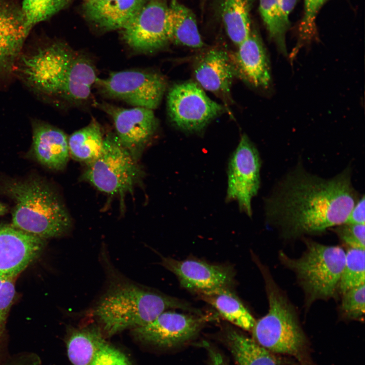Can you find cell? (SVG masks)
<instances>
[{
	"instance_id": "cell-1",
	"label": "cell",
	"mask_w": 365,
	"mask_h": 365,
	"mask_svg": "<svg viewBox=\"0 0 365 365\" xmlns=\"http://www.w3.org/2000/svg\"><path fill=\"white\" fill-rule=\"evenodd\" d=\"M351 178L349 167L324 178L299 164L265 199L266 218L287 237L320 233L345 223L359 198Z\"/></svg>"
},
{
	"instance_id": "cell-2",
	"label": "cell",
	"mask_w": 365,
	"mask_h": 365,
	"mask_svg": "<svg viewBox=\"0 0 365 365\" xmlns=\"http://www.w3.org/2000/svg\"><path fill=\"white\" fill-rule=\"evenodd\" d=\"M171 309L200 313L184 301L114 276L92 313L103 334L110 336L144 325Z\"/></svg>"
},
{
	"instance_id": "cell-3",
	"label": "cell",
	"mask_w": 365,
	"mask_h": 365,
	"mask_svg": "<svg viewBox=\"0 0 365 365\" xmlns=\"http://www.w3.org/2000/svg\"><path fill=\"white\" fill-rule=\"evenodd\" d=\"M0 191L12 199V225L34 236L46 240L64 235L72 222L57 194L37 178L5 179Z\"/></svg>"
},
{
	"instance_id": "cell-4",
	"label": "cell",
	"mask_w": 365,
	"mask_h": 365,
	"mask_svg": "<svg viewBox=\"0 0 365 365\" xmlns=\"http://www.w3.org/2000/svg\"><path fill=\"white\" fill-rule=\"evenodd\" d=\"M265 281L269 310L256 321L252 338L275 354L291 356L301 365H309L308 342L294 309L269 276Z\"/></svg>"
},
{
	"instance_id": "cell-5",
	"label": "cell",
	"mask_w": 365,
	"mask_h": 365,
	"mask_svg": "<svg viewBox=\"0 0 365 365\" xmlns=\"http://www.w3.org/2000/svg\"><path fill=\"white\" fill-rule=\"evenodd\" d=\"M299 258L280 252V258L295 272L307 296V303L335 296L344 266L346 252L340 246L323 245L307 240Z\"/></svg>"
},
{
	"instance_id": "cell-6",
	"label": "cell",
	"mask_w": 365,
	"mask_h": 365,
	"mask_svg": "<svg viewBox=\"0 0 365 365\" xmlns=\"http://www.w3.org/2000/svg\"><path fill=\"white\" fill-rule=\"evenodd\" d=\"M137 162L117 135L110 133L104 137L99 155L87 165L82 179L101 192L122 197L132 193L142 178Z\"/></svg>"
},
{
	"instance_id": "cell-7",
	"label": "cell",
	"mask_w": 365,
	"mask_h": 365,
	"mask_svg": "<svg viewBox=\"0 0 365 365\" xmlns=\"http://www.w3.org/2000/svg\"><path fill=\"white\" fill-rule=\"evenodd\" d=\"M95 84L108 97L153 110L160 104L167 87L160 74L136 69L113 72L106 78H97Z\"/></svg>"
},
{
	"instance_id": "cell-8",
	"label": "cell",
	"mask_w": 365,
	"mask_h": 365,
	"mask_svg": "<svg viewBox=\"0 0 365 365\" xmlns=\"http://www.w3.org/2000/svg\"><path fill=\"white\" fill-rule=\"evenodd\" d=\"M167 107L171 121L188 132L203 130L224 111L222 105L210 99L196 82L173 85L168 91Z\"/></svg>"
},
{
	"instance_id": "cell-9",
	"label": "cell",
	"mask_w": 365,
	"mask_h": 365,
	"mask_svg": "<svg viewBox=\"0 0 365 365\" xmlns=\"http://www.w3.org/2000/svg\"><path fill=\"white\" fill-rule=\"evenodd\" d=\"M261 166L257 149L243 134L229 161L226 200L236 201L240 211L249 216L252 215V199L260 186Z\"/></svg>"
},
{
	"instance_id": "cell-10",
	"label": "cell",
	"mask_w": 365,
	"mask_h": 365,
	"mask_svg": "<svg viewBox=\"0 0 365 365\" xmlns=\"http://www.w3.org/2000/svg\"><path fill=\"white\" fill-rule=\"evenodd\" d=\"M168 0L146 1L133 18L122 28L124 41L133 50L152 52L170 42Z\"/></svg>"
},
{
	"instance_id": "cell-11",
	"label": "cell",
	"mask_w": 365,
	"mask_h": 365,
	"mask_svg": "<svg viewBox=\"0 0 365 365\" xmlns=\"http://www.w3.org/2000/svg\"><path fill=\"white\" fill-rule=\"evenodd\" d=\"M200 313L167 310L150 322L131 330L138 341L158 347L171 348L194 338L207 320Z\"/></svg>"
},
{
	"instance_id": "cell-12",
	"label": "cell",
	"mask_w": 365,
	"mask_h": 365,
	"mask_svg": "<svg viewBox=\"0 0 365 365\" xmlns=\"http://www.w3.org/2000/svg\"><path fill=\"white\" fill-rule=\"evenodd\" d=\"M98 106L113 119L118 138L138 161L158 127L153 110L141 107L125 108L106 103Z\"/></svg>"
},
{
	"instance_id": "cell-13",
	"label": "cell",
	"mask_w": 365,
	"mask_h": 365,
	"mask_svg": "<svg viewBox=\"0 0 365 365\" xmlns=\"http://www.w3.org/2000/svg\"><path fill=\"white\" fill-rule=\"evenodd\" d=\"M72 365H132L128 356L109 342L100 328H74L65 341Z\"/></svg>"
},
{
	"instance_id": "cell-14",
	"label": "cell",
	"mask_w": 365,
	"mask_h": 365,
	"mask_svg": "<svg viewBox=\"0 0 365 365\" xmlns=\"http://www.w3.org/2000/svg\"><path fill=\"white\" fill-rule=\"evenodd\" d=\"M45 240L0 224V278H14L35 260Z\"/></svg>"
},
{
	"instance_id": "cell-15",
	"label": "cell",
	"mask_w": 365,
	"mask_h": 365,
	"mask_svg": "<svg viewBox=\"0 0 365 365\" xmlns=\"http://www.w3.org/2000/svg\"><path fill=\"white\" fill-rule=\"evenodd\" d=\"M161 264L173 273L184 288L196 294L221 287H230L234 272L231 267L195 259L177 260L161 257Z\"/></svg>"
},
{
	"instance_id": "cell-16",
	"label": "cell",
	"mask_w": 365,
	"mask_h": 365,
	"mask_svg": "<svg viewBox=\"0 0 365 365\" xmlns=\"http://www.w3.org/2000/svg\"><path fill=\"white\" fill-rule=\"evenodd\" d=\"M229 53L235 75L256 88H267L271 83L269 61L257 29L251 28L248 36Z\"/></svg>"
},
{
	"instance_id": "cell-17",
	"label": "cell",
	"mask_w": 365,
	"mask_h": 365,
	"mask_svg": "<svg viewBox=\"0 0 365 365\" xmlns=\"http://www.w3.org/2000/svg\"><path fill=\"white\" fill-rule=\"evenodd\" d=\"M28 34L20 6L14 0H0V74L12 70Z\"/></svg>"
},
{
	"instance_id": "cell-18",
	"label": "cell",
	"mask_w": 365,
	"mask_h": 365,
	"mask_svg": "<svg viewBox=\"0 0 365 365\" xmlns=\"http://www.w3.org/2000/svg\"><path fill=\"white\" fill-rule=\"evenodd\" d=\"M194 74L196 83L202 89L229 98L235 75L229 53L215 48L207 51L196 61Z\"/></svg>"
},
{
	"instance_id": "cell-19",
	"label": "cell",
	"mask_w": 365,
	"mask_h": 365,
	"mask_svg": "<svg viewBox=\"0 0 365 365\" xmlns=\"http://www.w3.org/2000/svg\"><path fill=\"white\" fill-rule=\"evenodd\" d=\"M32 148L36 160L54 170H61L69 157L68 138L59 129L38 120L32 122Z\"/></svg>"
},
{
	"instance_id": "cell-20",
	"label": "cell",
	"mask_w": 365,
	"mask_h": 365,
	"mask_svg": "<svg viewBox=\"0 0 365 365\" xmlns=\"http://www.w3.org/2000/svg\"><path fill=\"white\" fill-rule=\"evenodd\" d=\"M145 0H90L83 11L91 23L104 30L123 28L136 15Z\"/></svg>"
},
{
	"instance_id": "cell-21",
	"label": "cell",
	"mask_w": 365,
	"mask_h": 365,
	"mask_svg": "<svg viewBox=\"0 0 365 365\" xmlns=\"http://www.w3.org/2000/svg\"><path fill=\"white\" fill-rule=\"evenodd\" d=\"M255 0H213V10L230 40L237 46L249 35Z\"/></svg>"
},
{
	"instance_id": "cell-22",
	"label": "cell",
	"mask_w": 365,
	"mask_h": 365,
	"mask_svg": "<svg viewBox=\"0 0 365 365\" xmlns=\"http://www.w3.org/2000/svg\"><path fill=\"white\" fill-rule=\"evenodd\" d=\"M97 78L92 60L82 54H74L67 69L59 95L72 102L86 100Z\"/></svg>"
},
{
	"instance_id": "cell-23",
	"label": "cell",
	"mask_w": 365,
	"mask_h": 365,
	"mask_svg": "<svg viewBox=\"0 0 365 365\" xmlns=\"http://www.w3.org/2000/svg\"><path fill=\"white\" fill-rule=\"evenodd\" d=\"M230 288H217L197 294L226 320L245 331H251L256 320Z\"/></svg>"
},
{
	"instance_id": "cell-24",
	"label": "cell",
	"mask_w": 365,
	"mask_h": 365,
	"mask_svg": "<svg viewBox=\"0 0 365 365\" xmlns=\"http://www.w3.org/2000/svg\"><path fill=\"white\" fill-rule=\"evenodd\" d=\"M226 344L237 365H284L285 361L252 338L234 329L227 330Z\"/></svg>"
},
{
	"instance_id": "cell-25",
	"label": "cell",
	"mask_w": 365,
	"mask_h": 365,
	"mask_svg": "<svg viewBox=\"0 0 365 365\" xmlns=\"http://www.w3.org/2000/svg\"><path fill=\"white\" fill-rule=\"evenodd\" d=\"M168 20L170 42L192 48L204 46L195 14L178 0L170 1Z\"/></svg>"
},
{
	"instance_id": "cell-26",
	"label": "cell",
	"mask_w": 365,
	"mask_h": 365,
	"mask_svg": "<svg viewBox=\"0 0 365 365\" xmlns=\"http://www.w3.org/2000/svg\"><path fill=\"white\" fill-rule=\"evenodd\" d=\"M297 0H260L259 12L270 38L280 50L286 53L285 34L290 26L289 17Z\"/></svg>"
},
{
	"instance_id": "cell-27",
	"label": "cell",
	"mask_w": 365,
	"mask_h": 365,
	"mask_svg": "<svg viewBox=\"0 0 365 365\" xmlns=\"http://www.w3.org/2000/svg\"><path fill=\"white\" fill-rule=\"evenodd\" d=\"M104 137L98 123L93 119L68 138L69 154L76 160L88 165L99 155Z\"/></svg>"
},
{
	"instance_id": "cell-28",
	"label": "cell",
	"mask_w": 365,
	"mask_h": 365,
	"mask_svg": "<svg viewBox=\"0 0 365 365\" xmlns=\"http://www.w3.org/2000/svg\"><path fill=\"white\" fill-rule=\"evenodd\" d=\"M72 0H22L21 12L26 31L49 19L65 8Z\"/></svg>"
},
{
	"instance_id": "cell-29",
	"label": "cell",
	"mask_w": 365,
	"mask_h": 365,
	"mask_svg": "<svg viewBox=\"0 0 365 365\" xmlns=\"http://www.w3.org/2000/svg\"><path fill=\"white\" fill-rule=\"evenodd\" d=\"M364 248L350 247L345 254L338 287L342 294L364 284Z\"/></svg>"
},
{
	"instance_id": "cell-30",
	"label": "cell",
	"mask_w": 365,
	"mask_h": 365,
	"mask_svg": "<svg viewBox=\"0 0 365 365\" xmlns=\"http://www.w3.org/2000/svg\"><path fill=\"white\" fill-rule=\"evenodd\" d=\"M14 279L0 278V365L4 364L10 358L5 340V325L15 294Z\"/></svg>"
},
{
	"instance_id": "cell-31",
	"label": "cell",
	"mask_w": 365,
	"mask_h": 365,
	"mask_svg": "<svg viewBox=\"0 0 365 365\" xmlns=\"http://www.w3.org/2000/svg\"><path fill=\"white\" fill-rule=\"evenodd\" d=\"M343 294L341 310L345 317L361 320L364 314V284L350 289Z\"/></svg>"
},
{
	"instance_id": "cell-32",
	"label": "cell",
	"mask_w": 365,
	"mask_h": 365,
	"mask_svg": "<svg viewBox=\"0 0 365 365\" xmlns=\"http://www.w3.org/2000/svg\"><path fill=\"white\" fill-rule=\"evenodd\" d=\"M327 0H304V13L299 24L301 39L310 40L316 34V20L317 14Z\"/></svg>"
},
{
	"instance_id": "cell-33",
	"label": "cell",
	"mask_w": 365,
	"mask_h": 365,
	"mask_svg": "<svg viewBox=\"0 0 365 365\" xmlns=\"http://www.w3.org/2000/svg\"><path fill=\"white\" fill-rule=\"evenodd\" d=\"M334 231L350 247L364 248V224L345 223L335 227Z\"/></svg>"
},
{
	"instance_id": "cell-34",
	"label": "cell",
	"mask_w": 365,
	"mask_h": 365,
	"mask_svg": "<svg viewBox=\"0 0 365 365\" xmlns=\"http://www.w3.org/2000/svg\"><path fill=\"white\" fill-rule=\"evenodd\" d=\"M364 196L360 197L351 210L346 223L353 224H364L365 202Z\"/></svg>"
},
{
	"instance_id": "cell-35",
	"label": "cell",
	"mask_w": 365,
	"mask_h": 365,
	"mask_svg": "<svg viewBox=\"0 0 365 365\" xmlns=\"http://www.w3.org/2000/svg\"><path fill=\"white\" fill-rule=\"evenodd\" d=\"M203 345L208 351L210 365H229L225 358L218 350L207 342H204Z\"/></svg>"
},
{
	"instance_id": "cell-36",
	"label": "cell",
	"mask_w": 365,
	"mask_h": 365,
	"mask_svg": "<svg viewBox=\"0 0 365 365\" xmlns=\"http://www.w3.org/2000/svg\"><path fill=\"white\" fill-rule=\"evenodd\" d=\"M8 210V207L5 204L0 202V215L5 214Z\"/></svg>"
},
{
	"instance_id": "cell-37",
	"label": "cell",
	"mask_w": 365,
	"mask_h": 365,
	"mask_svg": "<svg viewBox=\"0 0 365 365\" xmlns=\"http://www.w3.org/2000/svg\"><path fill=\"white\" fill-rule=\"evenodd\" d=\"M201 1H202V4H202V7H203V6H204V3H205V2L206 1V0H201Z\"/></svg>"
},
{
	"instance_id": "cell-38",
	"label": "cell",
	"mask_w": 365,
	"mask_h": 365,
	"mask_svg": "<svg viewBox=\"0 0 365 365\" xmlns=\"http://www.w3.org/2000/svg\"><path fill=\"white\" fill-rule=\"evenodd\" d=\"M85 2H86V1H90V0H85Z\"/></svg>"
}]
</instances>
